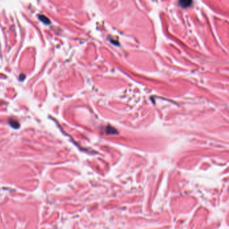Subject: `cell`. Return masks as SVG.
<instances>
[{"label":"cell","instance_id":"obj_1","mask_svg":"<svg viewBox=\"0 0 229 229\" xmlns=\"http://www.w3.org/2000/svg\"><path fill=\"white\" fill-rule=\"evenodd\" d=\"M193 0H179V6L183 8H189L192 5Z\"/></svg>","mask_w":229,"mask_h":229},{"label":"cell","instance_id":"obj_2","mask_svg":"<svg viewBox=\"0 0 229 229\" xmlns=\"http://www.w3.org/2000/svg\"><path fill=\"white\" fill-rule=\"evenodd\" d=\"M10 123V125L12 126L14 128H17V127H19V123L17 121H10L9 122Z\"/></svg>","mask_w":229,"mask_h":229}]
</instances>
